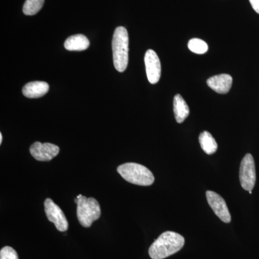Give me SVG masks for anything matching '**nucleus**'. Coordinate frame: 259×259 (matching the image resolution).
Masks as SVG:
<instances>
[{
    "instance_id": "1",
    "label": "nucleus",
    "mask_w": 259,
    "mask_h": 259,
    "mask_svg": "<svg viewBox=\"0 0 259 259\" xmlns=\"http://www.w3.org/2000/svg\"><path fill=\"white\" fill-rule=\"evenodd\" d=\"M185 240L183 236L173 231H166L158 237L148 250L150 257L152 259L166 258L180 251Z\"/></svg>"
},
{
    "instance_id": "2",
    "label": "nucleus",
    "mask_w": 259,
    "mask_h": 259,
    "mask_svg": "<svg viewBox=\"0 0 259 259\" xmlns=\"http://www.w3.org/2000/svg\"><path fill=\"white\" fill-rule=\"evenodd\" d=\"M114 66L119 72H123L128 64L129 37L124 27H117L112 42Z\"/></svg>"
},
{
    "instance_id": "3",
    "label": "nucleus",
    "mask_w": 259,
    "mask_h": 259,
    "mask_svg": "<svg viewBox=\"0 0 259 259\" xmlns=\"http://www.w3.org/2000/svg\"><path fill=\"white\" fill-rule=\"evenodd\" d=\"M117 170L124 180L134 185L150 186L155 181L152 172L139 163H123L117 167Z\"/></svg>"
},
{
    "instance_id": "4",
    "label": "nucleus",
    "mask_w": 259,
    "mask_h": 259,
    "mask_svg": "<svg viewBox=\"0 0 259 259\" xmlns=\"http://www.w3.org/2000/svg\"><path fill=\"white\" fill-rule=\"evenodd\" d=\"M77 202L78 221L84 228H90L94 221H96L101 216V207L97 199L93 197H88L79 194L76 197Z\"/></svg>"
},
{
    "instance_id": "5",
    "label": "nucleus",
    "mask_w": 259,
    "mask_h": 259,
    "mask_svg": "<svg viewBox=\"0 0 259 259\" xmlns=\"http://www.w3.org/2000/svg\"><path fill=\"white\" fill-rule=\"evenodd\" d=\"M239 178L243 190H253L256 181V173L254 159L250 153L245 155L242 159L240 166Z\"/></svg>"
},
{
    "instance_id": "6",
    "label": "nucleus",
    "mask_w": 259,
    "mask_h": 259,
    "mask_svg": "<svg viewBox=\"0 0 259 259\" xmlns=\"http://www.w3.org/2000/svg\"><path fill=\"white\" fill-rule=\"evenodd\" d=\"M46 214L48 220L55 225L58 231L65 232L69 228V223L62 209L50 198H47L44 202Z\"/></svg>"
},
{
    "instance_id": "7",
    "label": "nucleus",
    "mask_w": 259,
    "mask_h": 259,
    "mask_svg": "<svg viewBox=\"0 0 259 259\" xmlns=\"http://www.w3.org/2000/svg\"><path fill=\"white\" fill-rule=\"evenodd\" d=\"M206 197H207V202L214 211V214L223 222L226 223L231 222V215L225 199L221 195L212 191H207L206 192Z\"/></svg>"
},
{
    "instance_id": "8",
    "label": "nucleus",
    "mask_w": 259,
    "mask_h": 259,
    "mask_svg": "<svg viewBox=\"0 0 259 259\" xmlns=\"http://www.w3.org/2000/svg\"><path fill=\"white\" fill-rule=\"evenodd\" d=\"M59 146L49 143L35 142L30 148V154L39 161H51L59 154Z\"/></svg>"
},
{
    "instance_id": "9",
    "label": "nucleus",
    "mask_w": 259,
    "mask_h": 259,
    "mask_svg": "<svg viewBox=\"0 0 259 259\" xmlns=\"http://www.w3.org/2000/svg\"><path fill=\"white\" fill-rule=\"evenodd\" d=\"M144 61L148 81L153 84L158 82L161 78V66L156 53L151 49L146 51Z\"/></svg>"
},
{
    "instance_id": "10",
    "label": "nucleus",
    "mask_w": 259,
    "mask_h": 259,
    "mask_svg": "<svg viewBox=\"0 0 259 259\" xmlns=\"http://www.w3.org/2000/svg\"><path fill=\"white\" fill-rule=\"evenodd\" d=\"M209 88L219 94H226L231 89L233 77L231 75L223 74L209 78L207 81Z\"/></svg>"
},
{
    "instance_id": "11",
    "label": "nucleus",
    "mask_w": 259,
    "mask_h": 259,
    "mask_svg": "<svg viewBox=\"0 0 259 259\" xmlns=\"http://www.w3.org/2000/svg\"><path fill=\"white\" fill-rule=\"evenodd\" d=\"M49 90V83L45 81H32L24 86L23 94L28 98H39L45 95Z\"/></svg>"
},
{
    "instance_id": "12",
    "label": "nucleus",
    "mask_w": 259,
    "mask_h": 259,
    "mask_svg": "<svg viewBox=\"0 0 259 259\" xmlns=\"http://www.w3.org/2000/svg\"><path fill=\"white\" fill-rule=\"evenodd\" d=\"M90 40L82 34H76L71 35L66 39L64 42V47L70 51H81L87 50L90 47Z\"/></svg>"
},
{
    "instance_id": "13",
    "label": "nucleus",
    "mask_w": 259,
    "mask_h": 259,
    "mask_svg": "<svg viewBox=\"0 0 259 259\" xmlns=\"http://www.w3.org/2000/svg\"><path fill=\"white\" fill-rule=\"evenodd\" d=\"M174 112L178 123H182L190 115V108L180 95H175L174 98Z\"/></svg>"
},
{
    "instance_id": "14",
    "label": "nucleus",
    "mask_w": 259,
    "mask_h": 259,
    "mask_svg": "<svg viewBox=\"0 0 259 259\" xmlns=\"http://www.w3.org/2000/svg\"><path fill=\"white\" fill-rule=\"evenodd\" d=\"M199 142L204 152L207 154H213L217 151L218 144L212 135L207 131H204L199 135Z\"/></svg>"
},
{
    "instance_id": "15",
    "label": "nucleus",
    "mask_w": 259,
    "mask_h": 259,
    "mask_svg": "<svg viewBox=\"0 0 259 259\" xmlns=\"http://www.w3.org/2000/svg\"><path fill=\"white\" fill-rule=\"evenodd\" d=\"M45 0H26L23 5V13L26 15L37 14L44 6Z\"/></svg>"
},
{
    "instance_id": "16",
    "label": "nucleus",
    "mask_w": 259,
    "mask_h": 259,
    "mask_svg": "<svg viewBox=\"0 0 259 259\" xmlns=\"http://www.w3.org/2000/svg\"><path fill=\"white\" fill-rule=\"evenodd\" d=\"M189 49L197 54H204L208 51L207 42L199 38L191 39L188 42Z\"/></svg>"
},
{
    "instance_id": "17",
    "label": "nucleus",
    "mask_w": 259,
    "mask_h": 259,
    "mask_svg": "<svg viewBox=\"0 0 259 259\" xmlns=\"http://www.w3.org/2000/svg\"><path fill=\"white\" fill-rule=\"evenodd\" d=\"M0 259H19L16 250L12 247L5 246L0 250Z\"/></svg>"
},
{
    "instance_id": "18",
    "label": "nucleus",
    "mask_w": 259,
    "mask_h": 259,
    "mask_svg": "<svg viewBox=\"0 0 259 259\" xmlns=\"http://www.w3.org/2000/svg\"><path fill=\"white\" fill-rule=\"evenodd\" d=\"M253 9L259 14V0H249Z\"/></svg>"
},
{
    "instance_id": "19",
    "label": "nucleus",
    "mask_w": 259,
    "mask_h": 259,
    "mask_svg": "<svg viewBox=\"0 0 259 259\" xmlns=\"http://www.w3.org/2000/svg\"><path fill=\"white\" fill-rule=\"evenodd\" d=\"M3 134H0V144H2V143H3Z\"/></svg>"
},
{
    "instance_id": "20",
    "label": "nucleus",
    "mask_w": 259,
    "mask_h": 259,
    "mask_svg": "<svg viewBox=\"0 0 259 259\" xmlns=\"http://www.w3.org/2000/svg\"><path fill=\"white\" fill-rule=\"evenodd\" d=\"M248 192H249V194H252V190L248 191Z\"/></svg>"
}]
</instances>
